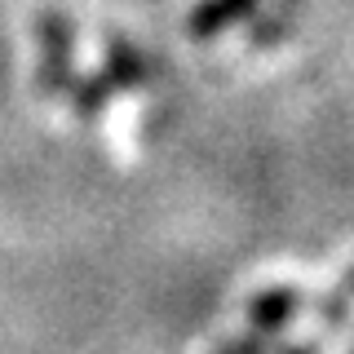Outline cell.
<instances>
[{"label":"cell","mask_w":354,"mask_h":354,"mask_svg":"<svg viewBox=\"0 0 354 354\" xmlns=\"http://www.w3.org/2000/svg\"><path fill=\"white\" fill-rule=\"evenodd\" d=\"M36 88L44 97H71L75 88V22L62 9H40L36 14Z\"/></svg>","instance_id":"7a4b0ae2"},{"label":"cell","mask_w":354,"mask_h":354,"mask_svg":"<svg viewBox=\"0 0 354 354\" xmlns=\"http://www.w3.org/2000/svg\"><path fill=\"white\" fill-rule=\"evenodd\" d=\"M274 354H324V341H315V337L310 341H288V346H279Z\"/></svg>","instance_id":"ba28073f"},{"label":"cell","mask_w":354,"mask_h":354,"mask_svg":"<svg viewBox=\"0 0 354 354\" xmlns=\"http://www.w3.org/2000/svg\"><path fill=\"white\" fill-rule=\"evenodd\" d=\"M350 354H354V346H350Z\"/></svg>","instance_id":"9c48e42d"},{"label":"cell","mask_w":354,"mask_h":354,"mask_svg":"<svg viewBox=\"0 0 354 354\" xmlns=\"http://www.w3.org/2000/svg\"><path fill=\"white\" fill-rule=\"evenodd\" d=\"M155 75H160V58L115 31V36L102 44V62H97V71L80 75L66 102H71V111L80 120H97L106 111V102H115L120 93H133V88H147Z\"/></svg>","instance_id":"6da1fadb"},{"label":"cell","mask_w":354,"mask_h":354,"mask_svg":"<svg viewBox=\"0 0 354 354\" xmlns=\"http://www.w3.org/2000/svg\"><path fill=\"white\" fill-rule=\"evenodd\" d=\"M279 350V337H266V332H239V337H230V341H221V346L213 354H274Z\"/></svg>","instance_id":"52a82bcc"},{"label":"cell","mask_w":354,"mask_h":354,"mask_svg":"<svg viewBox=\"0 0 354 354\" xmlns=\"http://www.w3.org/2000/svg\"><path fill=\"white\" fill-rule=\"evenodd\" d=\"M266 0H195L191 14H186V36L195 44H208V40H221L230 27L248 22Z\"/></svg>","instance_id":"277c9868"},{"label":"cell","mask_w":354,"mask_h":354,"mask_svg":"<svg viewBox=\"0 0 354 354\" xmlns=\"http://www.w3.org/2000/svg\"><path fill=\"white\" fill-rule=\"evenodd\" d=\"M350 319H354V266L341 274V283L332 288L324 301H319V332H315V341L337 337V332L346 328Z\"/></svg>","instance_id":"8992f818"},{"label":"cell","mask_w":354,"mask_h":354,"mask_svg":"<svg viewBox=\"0 0 354 354\" xmlns=\"http://www.w3.org/2000/svg\"><path fill=\"white\" fill-rule=\"evenodd\" d=\"M306 297L297 292L292 283H270L261 288V292L248 297V306H243V319H248L252 332H266V337H283L288 328L297 324V315H301Z\"/></svg>","instance_id":"3957f363"},{"label":"cell","mask_w":354,"mask_h":354,"mask_svg":"<svg viewBox=\"0 0 354 354\" xmlns=\"http://www.w3.org/2000/svg\"><path fill=\"white\" fill-rule=\"evenodd\" d=\"M301 9L306 0H270L252 14V27H248V49H274L292 36V27L301 22Z\"/></svg>","instance_id":"5b68a950"}]
</instances>
